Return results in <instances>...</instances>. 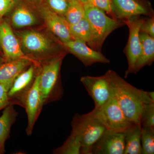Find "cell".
<instances>
[{
  "label": "cell",
  "mask_w": 154,
  "mask_h": 154,
  "mask_svg": "<svg viewBox=\"0 0 154 154\" xmlns=\"http://www.w3.org/2000/svg\"><path fill=\"white\" fill-rule=\"evenodd\" d=\"M106 73L113 96L126 117L134 124L140 125L141 117L146 106L154 102L153 91H144L134 87L113 70Z\"/></svg>",
  "instance_id": "cell-1"
},
{
  "label": "cell",
  "mask_w": 154,
  "mask_h": 154,
  "mask_svg": "<svg viewBox=\"0 0 154 154\" xmlns=\"http://www.w3.org/2000/svg\"><path fill=\"white\" fill-rule=\"evenodd\" d=\"M22 51L38 65L53 58L66 55V51L56 37H50L38 30H26L17 33Z\"/></svg>",
  "instance_id": "cell-2"
},
{
  "label": "cell",
  "mask_w": 154,
  "mask_h": 154,
  "mask_svg": "<svg viewBox=\"0 0 154 154\" xmlns=\"http://www.w3.org/2000/svg\"><path fill=\"white\" fill-rule=\"evenodd\" d=\"M65 56L53 58L38 67L39 88L44 105L60 100L63 95L60 71L63 60Z\"/></svg>",
  "instance_id": "cell-3"
},
{
  "label": "cell",
  "mask_w": 154,
  "mask_h": 154,
  "mask_svg": "<svg viewBox=\"0 0 154 154\" xmlns=\"http://www.w3.org/2000/svg\"><path fill=\"white\" fill-rule=\"evenodd\" d=\"M72 133L82 145L81 154H91L93 146L106 130L105 126L93 114H75L71 122Z\"/></svg>",
  "instance_id": "cell-4"
},
{
  "label": "cell",
  "mask_w": 154,
  "mask_h": 154,
  "mask_svg": "<svg viewBox=\"0 0 154 154\" xmlns=\"http://www.w3.org/2000/svg\"><path fill=\"white\" fill-rule=\"evenodd\" d=\"M85 18L92 28L94 49L101 52L104 42L107 36L117 28L125 25L118 19L108 17L105 12L87 2L84 4Z\"/></svg>",
  "instance_id": "cell-5"
},
{
  "label": "cell",
  "mask_w": 154,
  "mask_h": 154,
  "mask_svg": "<svg viewBox=\"0 0 154 154\" xmlns=\"http://www.w3.org/2000/svg\"><path fill=\"white\" fill-rule=\"evenodd\" d=\"M90 113L96 116L106 130L124 132L134 123L127 118L114 97L105 105Z\"/></svg>",
  "instance_id": "cell-6"
},
{
  "label": "cell",
  "mask_w": 154,
  "mask_h": 154,
  "mask_svg": "<svg viewBox=\"0 0 154 154\" xmlns=\"http://www.w3.org/2000/svg\"><path fill=\"white\" fill-rule=\"evenodd\" d=\"M38 14L45 26L53 36L61 42L74 39L70 29V25L63 17L52 11L44 1H36Z\"/></svg>",
  "instance_id": "cell-7"
},
{
  "label": "cell",
  "mask_w": 154,
  "mask_h": 154,
  "mask_svg": "<svg viewBox=\"0 0 154 154\" xmlns=\"http://www.w3.org/2000/svg\"><path fill=\"white\" fill-rule=\"evenodd\" d=\"M94 100L95 109H98L114 97L110 80L106 73L100 76H85L80 79Z\"/></svg>",
  "instance_id": "cell-8"
},
{
  "label": "cell",
  "mask_w": 154,
  "mask_h": 154,
  "mask_svg": "<svg viewBox=\"0 0 154 154\" xmlns=\"http://www.w3.org/2000/svg\"><path fill=\"white\" fill-rule=\"evenodd\" d=\"M144 19L140 16H136L123 22L129 29L128 41L124 51L128 64L125 75V78L130 74L133 73L135 64L140 54L141 44L140 38V30Z\"/></svg>",
  "instance_id": "cell-9"
},
{
  "label": "cell",
  "mask_w": 154,
  "mask_h": 154,
  "mask_svg": "<svg viewBox=\"0 0 154 154\" xmlns=\"http://www.w3.org/2000/svg\"><path fill=\"white\" fill-rule=\"evenodd\" d=\"M111 2L114 19L123 22L140 15L154 16L153 9L149 0H111Z\"/></svg>",
  "instance_id": "cell-10"
},
{
  "label": "cell",
  "mask_w": 154,
  "mask_h": 154,
  "mask_svg": "<svg viewBox=\"0 0 154 154\" xmlns=\"http://www.w3.org/2000/svg\"><path fill=\"white\" fill-rule=\"evenodd\" d=\"M38 67L32 64L14 80L8 92L11 104L23 107L25 97L35 81Z\"/></svg>",
  "instance_id": "cell-11"
},
{
  "label": "cell",
  "mask_w": 154,
  "mask_h": 154,
  "mask_svg": "<svg viewBox=\"0 0 154 154\" xmlns=\"http://www.w3.org/2000/svg\"><path fill=\"white\" fill-rule=\"evenodd\" d=\"M44 105L39 88V75L38 69L34 83L26 95L23 103V107L25 109L28 118L26 132L28 136L32 134L33 127Z\"/></svg>",
  "instance_id": "cell-12"
},
{
  "label": "cell",
  "mask_w": 154,
  "mask_h": 154,
  "mask_svg": "<svg viewBox=\"0 0 154 154\" xmlns=\"http://www.w3.org/2000/svg\"><path fill=\"white\" fill-rule=\"evenodd\" d=\"M62 42L67 52L73 54L86 67L96 63H109L110 61L102 52L97 51L84 41L74 38Z\"/></svg>",
  "instance_id": "cell-13"
},
{
  "label": "cell",
  "mask_w": 154,
  "mask_h": 154,
  "mask_svg": "<svg viewBox=\"0 0 154 154\" xmlns=\"http://www.w3.org/2000/svg\"><path fill=\"white\" fill-rule=\"evenodd\" d=\"M0 48L6 62L30 59L23 52L18 37L10 25L5 21H0Z\"/></svg>",
  "instance_id": "cell-14"
},
{
  "label": "cell",
  "mask_w": 154,
  "mask_h": 154,
  "mask_svg": "<svg viewBox=\"0 0 154 154\" xmlns=\"http://www.w3.org/2000/svg\"><path fill=\"white\" fill-rule=\"evenodd\" d=\"M11 17L14 28L30 27L39 23L36 15V2L34 0H15Z\"/></svg>",
  "instance_id": "cell-15"
},
{
  "label": "cell",
  "mask_w": 154,
  "mask_h": 154,
  "mask_svg": "<svg viewBox=\"0 0 154 154\" xmlns=\"http://www.w3.org/2000/svg\"><path fill=\"white\" fill-rule=\"evenodd\" d=\"M124 132L106 130L93 146L91 154H124Z\"/></svg>",
  "instance_id": "cell-16"
},
{
  "label": "cell",
  "mask_w": 154,
  "mask_h": 154,
  "mask_svg": "<svg viewBox=\"0 0 154 154\" xmlns=\"http://www.w3.org/2000/svg\"><path fill=\"white\" fill-rule=\"evenodd\" d=\"M32 64L39 66L28 58L6 62L0 66V83L5 86L9 91L16 78Z\"/></svg>",
  "instance_id": "cell-17"
},
{
  "label": "cell",
  "mask_w": 154,
  "mask_h": 154,
  "mask_svg": "<svg viewBox=\"0 0 154 154\" xmlns=\"http://www.w3.org/2000/svg\"><path fill=\"white\" fill-rule=\"evenodd\" d=\"M141 51L135 64L133 73L136 74L146 66L151 65L154 61V37L140 33Z\"/></svg>",
  "instance_id": "cell-18"
},
{
  "label": "cell",
  "mask_w": 154,
  "mask_h": 154,
  "mask_svg": "<svg viewBox=\"0 0 154 154\" xmlns=\"http://www.w3.org/2000/svg\"><path fill=\"white\" fill-rule=\"evenodd\" d=\"M18 113L11 104L4 108L2 114L0 117V151L5 152V144L10 137L11 127L15 123Z\"/></svg>",
  "instance_id": "cell-19"
},
{
  "label": "cell",
  "mask_w": 154,
  "mask_h": 154,
  "mask_svg": "<svg viewBox=\"0 0 154 154\" xmlns=\"http://www.w3.org/2000/svg\"><path fill=\"white\" fill-rule=\"evenodd\" d=\"M140 125L133 124L124 132L125 147L124 154H141Z\"/></svg>",
  "instance_id": "cell-20"
},
{
  "label": "cell",
  "mask_w": 154,
  "mask_h": 154,
  "mask_svg": "<svg viewBox=\"0 0 154 154\" xmlns=\"http://www.w3.org/2000/svg\"><path fill=\"white\" fill-rule=\"evenodd\" d=\"M70 29L74 38L84 41L89 47L94 49L92 28L85 17L76 24L70 25Z\"/></svg>",
  "instance_id": "cell-21"
},
{
  "label": "cell",
  "mask_w": 154,
  "mask_h": 154,
  "mask_svg": "<svg viewBox=\"0 0 154 154\" xmlns=\"http://www.w3.org/2000/svg\"><path fill=\"white\" fill-rule=\"evenodd\" d=\"M85 15L84 4L80 0H71L64 18L69 25H72L79 22Z\"/></svg>",
  "instance_id": "cell-22"
},
{
  "label": "cell",
  "mask_w": 154,
  "mask_h": 154,
  "mask_svg": "<svg viewBox=\"0 0 154 154\" xmlns=\"http://www.w3.org/2000/svg\"><path fill=\"white\" fill-rule=\"evenodd\" d=\"M82 145L79 139L71 133L62 146L54 150L53 153L59 154H81Z\"/></svg>",
  "instance_id": "cell-23"
},
{
  "label": "cell",
  "mask_w": 154,
  "mask_h": 154,
  "mask_svg": "<svg viewBox=\"0 0 154 154\" xmlns=\"http://www.w3.org/2000/svg\"><path fill=\"white\" fill-rule=\"evenodd\" d=\"M142 154H154V128H141L140 134Z\"/></svg>",
  "instance_id": "cell-24"
},
{
  "label": "cell",
  "mask_w": 154,
  "mask_h": 154,
  "mask_svg": "<svg viewBox=\"0 0 154 154\" xmlns=\"http://www.w3.org/2000/svg\"><path fill=\"white\" fill-rule=\"evenodd\" d=\"M54 12L64 18L71 0H43Z\"/></svg>",
  "instance_id": "cell-25"
},
{
  "label": "cell",
  "mask_w": 154,
  "mask_h": 154,
  "mask_svg": "<svg viewBox=\"0 0 154 154\" xmlns=\"http://www.w3.org/2000/svg\"><path fill=\"white\" fill-rule=\"evenodd\" d=\"M140 125L141 128H154V102L146 106L141 117Z\"/></svg>",
  "instance_id": "cell-26"
},
{
  "label": "cell",
  "mask_w": 154,
  "mask_h": 154,
  "mask_svg": "<svg viewBox=\"0 0 154 154\" xmlns=\"http://www.w3.org/2000/svg\"><path fill=\"white\" fill-rule=\"evenodd\" d=\"M88 2L92 5L104 11L107 15L108 14L111 18L114 19L111 0H89Z\"/></svg>",
  "instance_id": "cell-27"
},
{
  "label": "cell",
  "mask_w": 154,
  "mask_h": 154,
  "mask_svg": "<svg viewBox=\"0 0 154 154\" xmlns=\"http://www.w3.org/2000/svg\"><path fill=\"white\" fill-rule=\"evenodd\" d=\"M140 33H145L154 37V17H149L147 19H144L140 30Z\"/></svg>",
  "instance_id": "cell-28"
},
{
  "label": "cell",
  "mask_w": 154,
  "mask_h": 154,
  "mask_svg": "<svg viewBox=\"0 0 154 154\" xmlns=\"http://www.w3.org/2000/svg\"><path fill=\"white\" fill-rule=\"evenodd\" d=\"M8 90L5 86L0 83V110L11 104L8 96Z\"/></svg>",
  "instance_id": "cell-29"
},
{
  "label": "cell",
  "mask_w": 154,
  "mask_h": 154,
  "mask_svg": "<svg viewBox=\"0 0 154 154\" xmlns=\"http://www.w3.org/2000/svg\"><path fill=\"white\" fill-rule=\"evenodd\" d=\"M15 0H0V21L11 11Z\"/></svg>",
  "instance_id": "cell-30"
},
{
  "label": "cell",
  "mask_w": 154,
  "mask_h": 154,
  "mask_svg": "<svg viewBox=\"0 0 154 154\" xmlns=\"http://www.w3.org/2000/svg\"><path fill=\"white\" fill-rule=\"evenodd\" d=\"M5 62H6V61L3 55H2L0 53V66L3 63H5Z\"/></svg>",
  "instance_id": "cell-31"
},
{
  "label": "cell",
  "mask_w": 154,
  "mask_h": 154,
  "mask_svg": "<svg viewBox=\"0 0 154 154\" xmlns=\"http://www.w3.org/2000/svg\"><path fill=\"white\" fill-rule=\"evenodd\" d=\"M83 4H85V3H87L89 0H80Z\"/></svg>",
  "instance_id": "cell-32"
},
{
  "label": "cell",
  "mask_w": 154,
  "mask_h": 154,
  "mask_svg": "<svg viewBox=\"0 0 154 154\" xmlns=\"http://www.w3.org/2000/svg\"><path fill=\"white\" fill-rule=\"evenodd\" d=\"M34 1H37V2H39V1H42V0H34Z\"/></svg>",
  "instance_id": "cell-33"
},
{
  "label": "cell",
  "mask_w": 154,
  "mask_h": 154,
  "mask_svg": "<svg viewBox=\"0 0 154 154\" xmlns=\"http://www.w3.org/2000/svg\"><path fill=\"white\" fill-rule=\"evenodd\" d=\"M0 53H2V50H1V48H0Z\"/></svg>",
  "instance_id": "cell-34"
},
{
  "label": "cell",
  "mask_w": 154,
  "mask_h": 154,
  "mask_svg": "<svg viewBox=\"0 0 154 154\" xmlns=\"http://www.w3.org/2000/svg\"><path fill=\"white\" fill-rule=\"evenodd\" d=\"M0 154H2V152H1V151H0Z\"/></svg>",
  "instance_id": "cell-35"
}]
</instances>
